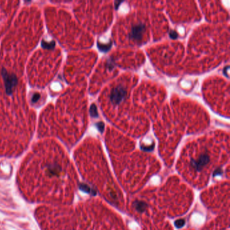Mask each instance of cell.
I'll return each mask as SVG.
<instances>
[{"label":"cell","instance_id":"1","mask_svg":"<svg viewBox=\"0 0 230 230\" xmlns=\"http://www.w3.org/2000/svg\"><path fill=\"white\" fill-rule=\"evenodd\" d=\"M22 196L40 205H68L73 198L76 175L60 147L44 144L25 157L16 176Z\"/></svg>","mask_w":230,"mask_h":230},{"label":"cell","instance_id":"2","mask_svg":"<svg viewBox=\"0 0 230 230\" xmlns=\"http://www.w3.org/2000/svg\"><path fill=\"white\" fill-rule=\"evenodd\" d=\"M68 205H39L35 217L41 230H84L83 211Z\"/></svg>","mask_w":230,"mask_h":230},{"label":"cell","instance_id":"3","mask_svg":"<svg viewBox=\"0 0 230 230\" xmlns=\"http://www.w3.org/2000/svg\"><path fill=\"white\" fill-rule=\"evenodd\" d=\"M2 74L4 80L6 92H7L8 94L11 95L13 88H14L16 84H17V78H16L15 75L9 74L4 68L3 69Z\"/></svg>","mask_w":230,"mask_h":230},{"label":"cell","instance_id":"4","mask_svg":"<svg viewBox=\"0 0 230 230\" xmlns=\"http://www.w3.org/2000/svg\"><path fill=\"white\" fill-rule=\"evenodd\" d=\"M126 95V91L121 86H118L111 90L110 95V100L112 103L118 105L123 101Z\"/></svg>","mask_w":230,"mask_h":230},{"label":"cell","instance_id":"5","mask_svg":"<svg viewBox=\"0 0 230 230\" xmlns=\"http://www.w3.org/2000/svg\"><path fill=\"white\" fill-rule=\"evenodd\" d=\"M209 161L210 157L207 154H202V155H200L197 159L191 160L190 164H191V165L194 169H195L197 171H201L203 167L206 164H208Z\"/></svg>","mask_w":230,"mask_h":230},{"label":"cell","instance_id":"6","mask_svg":"<svg viewBox=\"0 0 230 230\" xmlns=\"http://www.w3.org/2000/svg\"><path fill=\"white\" fill-rule=\"evenodd\" d=\"M144 31H145V25L143 24V23H139V24L134 25L131 29L130 37L136 41L140 40L143 37Z\"/></svg>","mask_w":230,"mask_h":230},{"label":"cell","instance_id":"7","mask_svg":"<svg viewBox=\"0 0 230 230\" xmlns=\"http://www.w3.org/2000/svg\"><path fill=\"white\" fill-rule=\"evenodd\" d=\"M133 206L134 209L139 213H143L144 211H145V210L147 208V204L143 201H140V200H135L133 202Z\"/></svg>","mask_w":230,"mask_h":230},{"label":"cell","instance_id":"8","mask_svg":"<svg viewBox=\"0 0 230 230\" xmlns=\"http://www.w3.org/2000/svg\"><path fill=\"white\" fill-rule=\"evenodd\" d=\"M111 46V43H110L109 44H106V45H103V44H98V48H99L100 50L103 51H108L109 49H110Z\"/></svg>","mask_w":230,"mask_h":230},{"label":"cell","instance_id":"9","mask_svg":"<svg viewBox=\"0 0 230 230\" xmlns=\"http://www.w3.org/2000/svg\"><path fill=\"white\" fill-rule=\"evenodd\" d=\"M90 111H91V116L93 117H97L98 116L97 109V107H96V106H95V105H92Z\"/></svg>","mask_w":230,"mask_h":230},{"label":"cell","instance_id":"10","mask_svg":"<svg viewBox=\"0 0 230 230\" xmlns=\"http://www.w3.org/2000/svg\"><path fill=\"white\" fill-rule=\"evenodd\" d=\"M42 46L45 48H47V49H52L54 46L55 43L54 42H51V43H47L45 41H43L42 43Z\"/></svg>","mask_w":230,"mask_h":230},{"label":"cell","instance_id":"11","mask_svg":"<svg viewBox=\"0 0 230 230\" xmlns=\"http://www.w3.org/2000/svg\"><path fill=\"white\" fill-rule=\"evenodd\" d=\"M184 224H185V221L184 219L177 220V221L175 222V225L178 228H182V227L184 225Z\"/></svg>","mask_w":230,"mask_h":230},{"label":"cell","instance_id":"12","mask_svg":"<svg viewBox=\"0 0 230 230\" xmlns=\"http://www.w3.org/2000/svg\"><path fill=\"white\" fill-rule=\"evenodd\" d=\"M97 127L98 128V130L101 131V132H103L105 128V125L103 122H98L97 124Z\"/></svg>","mask_w":230,"mask_h":230},{"label":"cell","instance_id":"13","mask_svg":"<svg viewBox=\"0 0 230 230\" xmlns=\"http://www.w3.org/2000/svg\"><path fill=\"white\" fill-rule=\"evenodd\" d=\"M39 97H40V95L38 94V93H35V94L33 95V97H32V102H36V101H37L39 99Z\"/></svg>","mask_w":230,"mask_h":230},{"label":"cell","instance_id":"14","mask_svg":"<svg viewBox=\"0 0 230 230\" xmlns=\"http://www.w3.org/2000/svg\"><path fill=\"white\" fill-rule=\"evenodd\" d=\"M169 35H170L171 38H172V39H176L177 37V36H178L177 34V32H175V31H172V32H170Z\"/></svg>","mask_w":230,"mask_h":230}]
</instances>
